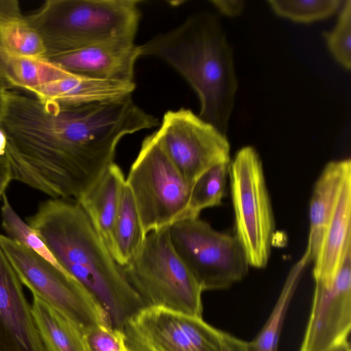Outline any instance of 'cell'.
Returning <instances> with one entry per match:
<instances>
[{"instance_id":"cell-1","label":"cell","mask_w":351,"mask_h":351,"mask_svg":"<svg viewBox=\"0 0 351 351\" xmlns=\"http://www.w3.org/2000/svg\"><path fill=\"white\" fill-rule=\"evenodd\" d=\"M158 125L132 95L69 105L7 89L0 106L13 180L53 199H78L114 163L123 136Z\"/></svg>"},{"instance_id":"cell-2","label":"cell","mask_w":351,"mask_h":351,"mask_svg":"<svg viewBox=\"0 0 351 351\" xmlns=\"http://www.w3.org/2000/svg\"><path fill=\"white\" fill-rule=\"evenodd\" d=\"M27 221L62 269L104 311L112 327L123 330L147 306L75 201L50 198Z\"/></svg>"},{"instance_id":"cell-3","label":"cell","mask_w":351,"mask_h":351,"mask_svg":"<svg viewBox=\"0 0 351 351\" xmlns=\"http://www.w3.org/2000/svg\"><path fill=\"white\" fill-rule=\"evenodd\" d=\"M138 51L140 57L156 56L174 68L196 92L199 116L226 134L238 82L232 49L217 16L193 14L138 45Z\"/></svg>"},{"instance_id":"cell-4","label":"cell","mask_w":351,"mask_h":351,"mask_svg":"<svg viewBox=\"0 0 351 351\" xmlns=\"http://www.w3.org/2000/svg\"><path fill=\"white\" fill-rule=\"evenodd\" d=\"M135 0H47L25 16L46 57L112 43H134L141 19Z\"/></svg>"},{"instance_id":"cell-5","label":"cell","mask_w":351,"mask_h":351,"mask_svg":"<svg viewBox=\"0 0 351 351\" xmlns=\"http://www.w3.org/2000/svg\"><path fill=\"white\" fill-rule=\"evenodd\" d=\"M147 306L202 317V287L176 251L169 226L147 234L136 255L122 267Z\"/></svg>"},{"instance_id":"cell-6","label":"cell","mask_w":351,"mask_h":351,"mask_svg":"<svg viewBox=\"0 0 351 351\" xmlns=\"http://www.w3.org/2000/svg\"><path fill=\"white\" fill-rule=\"evenodd\" d=\"M125 183L145 236L184 218L191 184L169 159L156 132L142 142Z\"/></svg>"},{"instance_id":"cell-7","label":"cell","mask_w":351,"mask_h":351,"mask_svg":"<svg viewBox=\"0 0 351 351\" xmlns=\"http://www.w3.org/2000/svg\"><path fill=\"white\" fill-rule=\"evenodd\" d=\"M229 176L235 237L249 266L263 268L270 256L274 221L262 162L254 147L246 146L237 153Z\"/></svg>"},{"instance_id":"cell-8","label":"cell","mask_w":351,"mask_h":351,"mask_svg":"<svg viewBox=\"0 0 351 351\" xmlns=\"http://www.w3.org/2000/svg\"><path fill=\"white\" fill-rule=\"evenodd\" d=\"M169 235L203 291L228 288L247 274L249 265L235 235L219 232L199 217L174 222Z\"/></svg>"},{"instance_id":"cell-9","label":"cell","mask_w":351,"mask_h":351,"mask_svg":"<svg viewBox=\"0 0 351 351\" xmlns=\"http://www.w3.org/2000/svg\"><path fill=\"white\" fill-rule=\"evenodd\" d=\"M0 245L21 283L73 322L82 331L109 324L104 311L73 277L7 235Z\"/></svg>"},{"instance_id":"cell-10","label":"cell","mask_w":351,"mask_h":351,"mask_svg":"<svg viewBox=\"0 0 351 351\" xmlns=\"http://www.w3.org/2000/svg\"><path fill=\"white\" fill-rule=\"evenodd\" d=\"M156 133L169 159L191 184L213 165L230 162L226 134L190 109L167 111Z\"/></svg>"},{"instance_id":"cell-11","label":"cell","mask_w":351,"mask_h":351,"mask_svg":"<svg viewBox=\"0 0 351 351\" xmlns=\"http://www.w3.org/2000/svg\"><path fill=\"white\" fill-rule=\"evenodd\" d=\"M130 324L150 351H222L221 330L202 317L146 306L132 318Z\"/></svg>"},{"instance_id":"cell-12","label":"cell","mask_w":351,"mask_h":351,"mask_svg":"<svg viewBox=\"0 0 351 351\" xmlns=\"http://www.w3.org/2000/svg\"><path fill=\"white\" fill-rule=\"evenodd\" d=\"M351 328V248L333 280L315 282L300 351H323L348 339Z\"/></svg>"},{"instance_id":"cell-13","label":"cell","mask_w":351,"mask_h":351,"mask_svg":"<svg viewBox=\"0 0 351 351\" xmlns=\"http://www.w3.org/2000/svg\"><path fill=\"white\" fill-rule=\"evenodd\" d=\"M0 351H46L32 305L0 245Z\"/></svg>"},{"instance_id":"cell-14","label":"cell","mask_w":351,"mask_h":351,"mask_svg":"<svg viewBox=\"0 0 351 351\" xmlns=\"http://www.w3.org/2000/svg\"><path fill=\"white\" fill-rule=\"evenodd\" d=\"M140 57L135 43H112L52 55L47 60L71 73L88 78L134 82V67Z\"/></svg>"},{"instance_id":"cell-15","label":"cell","mask_w":351,"mask_h":351,"mask_svg":"<svg viewBox=\"0 0 351 351\" xmlns=\"http://www.w3.org/2000/svg\"><path fill=\"white\" fill-rule=\"evenodd\" d=\"M351 176L350 158L331 161L315 184L309 207L310 229L304 255L314 262L334 214L342 186Z\"/></svg>"},{"instance_id":"cell-16","label":"cell","mask_w":351,"mask_h":351,"mask_svg":"<svg viewBox=\"0 0 351 351\" xmlns=\"http://www.w3.org/2000/svg\"><path fill=\"white\" fill-rule=\"evenodd\" d=\"M125 182L121 168L114 162L96 183L75 201L84 210L112 256L114 225Z\"/></svg>"},{"instance_id":"cell-17","label":"cell","mask_w":351,"mask_h":351,"mask_svg":"<svg viewBox=\"0 0 351 351\" xmlns=\"http://www.w3.org/2000/svg\"><path fill=\"white\" fill-rule=\"evenodd\" d=\"M134 89V82L97 80L71 73L31 93L42 101L75 105L118 99L132 95Z\"/></svg>"},{"instance_id":"cell-18","label":"cell","mask_w":351,"mask_h":351,"mask_svg":"<svg viewBox=\"0 0 351 351\" xmlns=\"http://www.w3.org/2000/svg\"><path fill=\"white\" fill-rule=\"evenodd\" d=\"M351 176L345 180L326 232L313 274L315 282L329 283L337 273L347 251L351 248Z\"/></svg>"},{"instance_id":"cell-19","label":"cell","mask_w":351,"mask_h":351,"mask_svg":"<svg viewBox=\"0 0 351 351\" xmlns=\"http://www.w3.org/2000/svg\"><path fill=\"white\" fill-rule=\"evenodd\" d=\"M69 74L45 58L25 56L0 46V76L10 87L32 92Z\"/></svg>"},{"instance_id":"cell-20","label":"cell","mask_w":351,"mask_h":351,"mask_svg":"<svg viewBox=\"0 0 351 351\" xmlns=\"http://www.w3.org/2000/svg\"><path fill=\"white\" fill-rule=\"evenodd\" d=\"M32 311L46 351H86L82 330L69 319L36 296Z\"/></svg>"},{"instance_id":"cell-21","label":"cell","mask_w":351,"mask_h":351,"mask_svg":"<svg viewBox=\"0 0 351 351\" xmlns=\"http://www.w3.org/2000/svg\"><path fill=\"white\" fill-rule=\"evenodd\" d=\"M145 237L134 197L125 182L113 230L116 262L121 267L126 265L138 252Z\"/></svg>"},{"instance_id":"cell-22","label":"cell","mask_w":351,"mask_h":351,"mask_svg":"<svg viewBox=\"0 0 351 351\" xmlns=\"http://www.w3.org/2000/svg\"><path fill=\"white\" fill-rule=\"evenodd\" d=\"M309 263L303 254L291 269L267 321L255 339L249 341L252 351H277L280 331L289 305L300 276Z\"/></svg>"},{"instance_id":"cell-23","label":"cell","mask_w":351,"mask_h":351,"mask_svg":"<svg viewBox=\"0 0 351 351\" xmlns=\"http://www.w3.org/2000/svg\"><path fill=\"white\" fill-rule=\"evenodd\" d=\"M0 46L25 56L45 58L47 54L42 38L21 10L0 15Z\"/></svg>"},{"instance_id":"cell-24","label":"cell","mask_w":351,"mask_h":351,"mask_svg":"<svg viewBox=\"0 0 351 351\" xmlns=\"http://www.w3.org/2000/svg\"><path fill=\"white\" fill-rule=\"evenodd\" d=\"M230 165V162L213 165L194 180L183 219L199 217L204 209L221 204L229 176Z\"/></svg>"},{"instance_id":"cell-25","label":"cell","mask_w":351,"mask_h":351,"mask_svg":"<svg viewBox=\"0 0 351 351\" xmlns=\"http://www.w3.org/2000/svg\"><path fill=\"white\" fill-rule=\"evenodd\" d=\"M1 200V225L6 235L54 266L62 269L36 231L16 213L5 194L3 195Z\"/></svg>"},{"instance_id":"cell-26","label":"cell","mask_w":351,"mask_h":351,"mask_svg":"<svg viewBox=\"0 0 351 351\" xmlns=\"http://www.w3.org/2000/svg\"><path fill=\"white\" fill-rule=\"evenodd\" d=\"M267 2L278 15L305 23L330 17L341 3L339 0H269Z\"/></svg>"},{"instance_id":"cell-27","label":"cell","mask_w":351,"mask_h":351,"mask_svg":"<svg viewBox=\"0 0 351 351\" xmlns=\"http://www.w3.org/2000/svg\"><path fill=\"white\" fill-rule=\"evenodd\" d=\"M330 52L345 69L351 68V1L341 10L335 28L324 33Z\"/></svg>"},{"instance_id":"cell-28","label":"cell","mask_w":351,"mask_h":351,"mask_svg":"<svg viewBox=\"0 0 351 351\" xmlns=\"http://www.w3.org/2000/svg\"><path fill=\"white\" fill-rule=\"evenodd\" d=\"M86 351H128L123 330L99 324L82 331Z\"/></svg>"},{"instance_id":"cell-29","label":"cell","mask_w":351,"mask_h":351,"mask_svg":"<svg viewBox=\"0 0 351 351\" xmlns=\"http://www.w3.org/2000/svg\"><path fill=\"white\" fill-rule=\"evenodd\" d=\"M210 3L221 14L229 17L239 16L245 8V2L241 0H212Z\"/></svg>"},{"instance_id":"cell-30","label":"cell","mask_w":351,"mask_h":351,"mask_svg":"<svg viewBox=\"0 0 351 351\" xmlns=\"http://www.w3.org/2000/svg\"><path fill=\"white\" fill-rule=\"evenodd\" d=\"M222 351H252L249 341L240 339L228 332H221Z\"/></svg>"},{"instance_id":"cell-31","label":"cell","mask_w":351,"mask_h":351,"mask_svg":"<svg viewBox=\"0 0 351 351\" xmlns=\"http://www.w3.org/2000/svg\"><path fill=\"white\" fill-rule=\"evenodd\" d=\"M12 180L10 165L5 156L0 155V199L5 194V191Z\"/></svg>"},{"instance_id":"cell-32","label":"cell","mask_w":351,"mask_h":351,"mask_svg":"<svg viewBox=\"0 0 351 351\" xmlns=\"http://www.w3.org/2000/svg\"><path fill=\"white\" fill-rule=\"evenodd\" d=\"M123 331L126 335L128 351H150L136 337L130 324Z\"/></svg>"},{"instance_id":"cell-33","label":"cell","mask_w":351,"mask_h":351,"mask_svg":"<svg viewBox=\"0 0 351 351\" xmlns=\"http://www.w3.org/2000/svg\"><path fill=\"white\" fill-rule=\"evenodd\" d=\"M323 351H351V350L347 339Z\"/></svg>"},{"instance_id":"cell-34","label":"cell","mask_w":351,"mask_h":351,"mask_svg":"<svg viewBox=\"0 0 351 351\" xmlns=\"http://www.w3.org/2000/svg\"><path fill=\"white\" fill-rule=\"evenodd\" d=\"M10 88L6 82L0 76V106L1 104L2 97L5 90Z\"/></svg>"},{"instance_id":"cell-35","label":"cell","mask_w":351,"mask_h":351,"mask_svg":"<svg viewBox=\"0 0 351 351\" xmlns=\"http://www.w3.org/2000/svg\"><path fill=\"white\" fill-rule=\"evenodd\" d=\"M6 146V141L3 134L0 131V155L4 156Z\"/></svg>"}]
</instances>
